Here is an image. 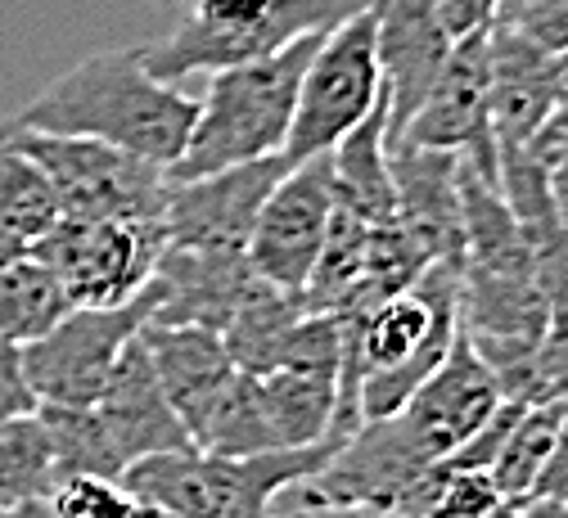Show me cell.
<instances>
[{
  "mask_svg": "<svg viewBox=\"0 0 568 518\" xmlns=\"http://www.w3.org/2000/svg\"><path fill=\"white\" fill-rule=\"evenodd\" d=\"M257 280L262 275L240 248L168 244L150 280V325H199L222 334L257 288Z\"/></svg>",
  "mask_w": 568,
  "mask_h": 518,
  "instance_id": "cell-14",
  "label": "cell"
},
{
  "mask_svg": "<svg viewBox=\"0 0 568 518\" xmlns=\"http://www.w3.org/2000/svg\"><path fill=\"white\" fill-rule=\"evenodd\" d=\"M496 23L515 28L524 41H532L550 59L568 50V0H506Z\"/></svg>",
  "mask_w": 568,
  "mask_h": 518,
  "instance_id": "cell-27",
  "label": "cell"
},
{
  "mask_svg": "<svg viewBox=\"0 0 568 518\" xmlns=\"http://www.w3.org/2000/svg\"><path fill=\"white\" fill-rule=\"evenodd\" d=\"M550 131H568V50L555 54V118Z\"/></svg>",
  "mask_w": 568,
  "mask_h": 518,
  "instance_id": "cell-31",
  "label": "cell"
},
{
  "mask_svg": "<svg viewBox=\"0 0 568 518\" xmlns=\"http://www.w3.org/2000/svg\"><path fill=\"white\" fill-rule=\"evenodd\" d=\"M0 518H19V514H10V509H0Z\"/></svg>",
  "mask_w": 568,
  "mask_h": 518,
  "instance_id": "cell-39",
  "label": "cell"
},
{
  "mask_svg": "<svg viewBox=\"0 0 568 518\" xmlns=\"http://www.w3.org/2000/svg\"><path fill=\"white\" fill-rule=\"evenodd\" d=\"M338 194H334V172L329 154L294 163L262 203V216L248 240V262L253 271L275 284L280 293L303 298V288L312 280V266L325 248L329 221H334Z\"/></svg>",
  "mask_w": 568,
  "mask_h": 518,
  "instance_id": "cell-10",
  "label": "cell"
},
{
  "mask_svg": "<svg viewBox=\"0 0 568 518\" xmlns=\"http://www.w3.org/2000/svg\"><path fill=\"white\" fill-rule=\"evenodd\" d=\"M375 54L388 95V135H397L429 100L452 59V37L429 0H375Z\"/></svg>",
  "mask_w": 568,
  "mask_h": 518,
  "instance_id": "cell-16",
  "label": "cell"
},
{
  "mask_svg": "<svg viewBox=\"0 0 568 518\" xmlns=\"http://www.w3.org/2000/svg\"><path fill=\"white\" fill-rule=\"evenodd\" d=\"M352 433H329L303 451H266V456H207V451H172L150 456L122 474L126 491L172 518H271L275 500L312 483Z\"/></svg>",
  "mask_w": 568,
  "mask_h": 518,
  "instance_id": "cell-4",
  "label": "cell"
},
{
  "mask_svg": "<svg viewBox=\"0 0 568 518\" xmlns=\"http://www.w3.org/2000/svg\"><path fill=\"white\" fill-rule=\"evenodd\" d=\"M532 496L537 500H555V505L568 509V402H564V428L555 437V451H550V460H546Z\"/></svg>",
  "mask_w": 568,
  "mask_h": 518,
  "instance_id": "cell-30",
  "label": "cell"
},
{
  "mask_svg": "<svg viewBox=\"0 0 568 518\" xmlns=\"http://www.w3.org/2000/svg\"><path fill=\"white\" fill-rule=\"evenodd\" d=\"M59 221V199L45 172L19 154L14 144L0 140V231H10L28 248Z\"/></svg>",
  "mask_w": 568,
  "mask_h": 518,
  "instance_id": "cell-25",
  "label": "cell"
},
{
  "mask_svg": "<svg viewBox=\"0 0 568 518\" xmlns=\"http://www.w3.org/2000/svg\"><path fill=\"white\" fill-rule=\"evenodd\" d=\"M460 266L429 262L410 288L379 303L375 312L343 321L347 360L343 379L357 384L362 419L397 415L419 384L452 356L460 338Z\"/></svg>",
  "mask_w": 568,
  "mask_h": 518,
  "instance_id": "cell-2",
  "label": "cell"
},
{
  "mask_svg": "<svg viewBox=\"0 0 568 518\" xmlns=\"http://www.w3.org/2000/svg\"><path fill=\"white\" fill-rule=\"evenodd\" d=\"M145 518H172V514H154V509H145Z\"/></svg>",
  "mask_w": 568,
  "mask_h": 518,
  "instance_id": "cell-38",
  "label": "cell"
},
{
  "mask_svg": "<svg viewBox=\"0 0 568 518\" xmlns=\"http://www.w3.org/2000/svg\"><path fill=\"white\" fill-rule=\"evenodd\" d=\"M19 257H28V244L14 240L10 231H0V266H10V262H19Z\"/></svg>",
  "mask_w": 568,
  "mask_h": 518,
  "instance_id": "cell-34",
  "label": "cell"
},
{
  "mask_svg": "<svg viewBox=\"0 0 568 518\" xmlns=\"http://www.w3.org/2000/svg\"><path fill=\"white\" fill-rule=\"evenodd\" d=\"M37 410H41V402L23 375V347L0 343V424L37 415Z\"/></svg>",
  "mask_w": 568,
  "mask_h": 518,
  "instance_id": "cell-28",
  "label": "cell"
},
{
  "mask_svg": "<svg viewBox=\"0 0 568 518\" xmlns=\"http://www.w3.org/2000/svg\"><path fill=\"white\" fill-rule=\"evenodd\" d=\"M109 447H113V460L122 465V474L150 456H172V451H190L194 441L185 433V424L176 419L159 375H154V360L145 352V343H131L113 369L109 388L100 393V402L91 406Z\"/></svg>",
  "mask_w": 568,
  "mask_h": 518,
  "instance_id": "cell-17",
  "label": "cell"
},
{
  "mask_svg": "<svg viewBox=\"0 0 568 518\" xmlns=\"http://www.w3.org/2000/svg\"><path fill=\"white\" fill-rule=\"evenodd\" d=\"M45 509L54 518H145L122 478H63L54 483Z\"/></svg>",
  "mask_w": 568,
  "mask_h": 518,
  "instance_id": "cell-26",
  "label": "cell"
},
{
  "mask_svg": "<svg viewBox=\"0 0 568 518\" xmlns=\"http://www.w3.org/2000/svg\"><path fill=\"white\" fill-rule=\"evenodd\" d=\"M329 172H334V194L347 212H357L371 226L397 221V194L388 172V95L357 131H347L329 150Z\"/></svg>",
  "mask_w": 568,
  "mask_h": 518,
  "instance_id": "cell-20",
  "label": "cell"
},
{
  "mask_svg": "<svg viewBox=\"0 0 568 518\" xmlns=\"http://www.w3.org/2000/svg\"><path fill=\"white\" fill-rule=\"evenodd\" d=\"M371 0H194L185 19L154 45H140L154 82L185 87L199 72H226L266 59L298 37L334 32Z\"/></svg>",
  "mask_w": 568,
  "mask_h": 518,
  "instance_id": "cell-5",
  "label": "cell"
},
{
  "mask_svg": "<svg viewBox=\"0 0 568 518\" xmlns=\"http://www.w3.org/2000/svg\"><path fill=\"white\" fill-rule=\"evenodd\" d=\"M68 312L73 307H68L63 288L41 262L19 257L10 266H0V343L28 347L50 325H59Z\"/></svg>",
  "mask_w": 568,
  "mask_h": 518,
  "instance_id": "cell-23",
  "label": "cell"
},
{
  "mask_svg": "<svg viewBox=\"0 0 568 518\" xmlns=\"http://www.w3.org/2000/svg\"><path fill=\"white\" fill-rule=\"evenodd\" d=\"M271 518H334L329 509H298V505H275Z\"/></svg>",
  "mask_w": 568,
  "mask_h": 518,
  "instance_id": "cell-35",
  "label": "cell"
},
{
  "mask_svg": "<svg viewBox=\"0 0 568 518\" xmlns=\"http://www.w3.org/2000/svg\"><path fill=\"white\" fill-rule=\"evenodd\" d=\"M388 172L397 194V226L434 262L465 271V216H460V159L419 150L388 135Z\"/></svg>",
  "mask_w": 568,
  "mask_h": 518,
  "instance_id": "cell-15",
  "label": "cell"
},
{
  "mask_svg": "<svg viewBox=\"0 0 568 518\" xmlns=\"http://www.w3.org/2000/svg\"><path fill=\"white\" fill-rule=\"evenodd\" d=\"M194 118L199 100L185 95V87L154 82L145 72V59H140V45H131L78 59L6 122L45 135L100 140L168 172L185 154Z\"/></svg>",
  "mask_w": 568,
  "mask_h": 518,
  "instance_id": "cell-1",
  "label": "cell"
},
{
  "mask_svg": "<svg viewBox=\"0 0 568 518\" xmlns=\"http://www.w3.org/2000/svg\"><path fill=\"white\" fill-rule=\"evenodd\" d=\"M150 325V288L126 307H73L23 347V375L41 406H95L122 352Z\"/></svg>",
  "mask_w": 568,
  "mask_h": 518,
  "instance_id": "cell-9",
  "label": "cell"
},
{
  "mask_svg": "<svg viewBox=\"0 0 568 518\" xmlns=\"http://www.w3.org/2000/svg\"><path fill=\"white\" fill-rule=\"evenodd\" d=\"M564 428V402L555 406H524L519 424L510 428L501 456L491 465V483L501 491L506 505H519V500H532L537 491V478L555 451V437Z\"/></svg>",
  "mask_w": 568,
  "mask_h": 518,
  "instance_id": "cell-24",
  "label": "cell"
},
{
  "mask_svg": "<svg viewBox=\"0 0 568 518\" xmlns=\"http://www.w3.org/2000/svg\"><path fill=\"white\" fill-rule=\"evenodd\" d=\"M154 375L176 410V419L185 424L190 441L199 447V437L207 428V419L217 415V406L226 402L231 384H235V360L222 343V334L199 329V325H145L140 329Z\"/></svg>",
  "mask_w": 568,
  "mask_h": 518,
  "instance_id": "cell-18",
  "label": "cell"
},
{
  "mask_svg": "<svg viewBox=\"0 0 568 518\" xmlns=\"http://www.w3.org/2000/svg\"><path fill=\"white\" fill-rule=\"evenodd\" d=\"M519 518H568V509L564 505H555V500H519Z\"/></svg>",
  "mask_w": 568,
  "mask_h": 518,
  "instance_id": "cell-32",
  "label": "cell"
},
{
  "mask_svg": "<svg viewBox=\"0 0 568 518\" xmlns=\"http://www.w3.org/2000/svg\"><path fill=\"white\" fill-rule=\"evenodd\" d=\"M54 483V447L41 415L0 424V509L23 514L32 505H45Z\"/></svg>",
  "mask_w": 568,
  "mask_h": 518,
  "instance_id": "cell-22",
  "label": "cell"
},
{
  "mask_svg": "<svg viewBox=\"0 0 568 518\" xmlns=\"http://www.w3.org/2000/svg\"><path fill=\"white\" fill-rule=\"evenodd\" d=\"M163 248H168L163 221L59 216L28 248V257L54 275L68 307H126L150 288Z\"/></svg>",
  "mask_w": 568,
  "mask_h": 518,
  "instance_id": "cell-7",
  "label": "cell"
},
{
  "mask_svg": "<svg viewBox=\"0 0 568 518\" xmlns=\"http://www.w3.org/2000/svg\"><path fill=\"white\" fill-rule=\"evenodd\" d=\"M491 518H519V505H501V509H496Z\"/></svg>",
  "mask_w": 568,
  "mask_h": 518,
  "instance_id": "cell-36",
  "label": "cell"
},
{
  "mask_svg": "<svg viewBox=\"0 0 568 518\" xmlns=\"http://www.w3.org/2000/svg\"><path fill=\"white\" fill-rule=\"evenodd\" d=\"M159 6H172V10H190L194 0H159Z\"/></svg>",
  "mask_w": 568,
  "mask_h": 518,
  "instance_id": "cell-37",
  "label": "cell"
},
{
  "mask_svg": "<svg viewBox=\"0 0 568 518\" xmlns=\"http://www.w3.org/2000/svg\"><path fill=\"white\" fill-rule=\"evenodd\" d=\"M325 32L298 37L266 59L212 72L207 91L199 95V118L185 140V154L168 167V181H194L226 167L280 159L290 150V126L298 109L303 72Z\"/></svg>",
  "mask_w": 568,
  "mask_h": 518,
  "instance_id": "cell-3",
  "label": "cell"
},
{
  "mask_svg": "<svg viewBox=\"0 0 568 518\" xmlns=\"http://www.w3.org/2000/svg\"><path fill=\"white\" fill-rule=\"evenodd\" d=\"M487 113L496 150H528L555 118V59L524 41L515 28L491 23L487 32Z\"/></svg>",
  "mask_w": 568,
  "mask_h": 518,
  "instance_id": "cell-19",
  "label": "cell"
},
{
  "mask_svg": "<svg viewBox=\"0 0 568 518\" xmlns=\"http://www.w3.org/2000/svg\"><path fill=\"white\" fill-rule=\"evenodd\" d=\"M501 406H506L501 384H496V375L478 360V352L469 347V338L460 329L452 356L434 369L429 384H419V393L393 419L402 424L410 447L429 465H438L452 451H460Z\"/></svg>",
  "mask_w": 568,
  "mask_h": 518,
  "instance_id": "cell-13",
  "label": "cell"
},
{
  "mask_svg": "<svg viewBox=\"0 0 568 518\" xmlns=\"http://www.w3.org/2000/svg\"><path fill=\"white\" fill-rule=\"evenodd\" d=\"M487 32L452 45V59L443 68V78L434 82L429 100L415 109V118L397 135L406 144H419V150L460 154L478 176L501 185V150H496L491 113H487V87H491Z\"/></svg>",
  "mask_w": 568,
  "mask_h": 518,
  "instance_id": "cell-11",
  "label": "cell"
},
{
  "mask_svg": "<svg viewBox=\"0 0 568 518\" xmlns=\"http://www.w3.org/2000/svg\"><path fill=\"white\" fill-rule=\"evenodd\" d=\"M0 140L28 154L54 199L59 216L78 221H163L168 207V172L154 163H140L113 144L82 140V135H45L23 131L14 122H0Z\"/></svg>",
  "mask_w": 568,
  "mask_h": 518,
  "instance_id": "cell-6",
  "label": "cell"
},
{
  "mask_svg": "<svg viewBox=\"0 0 568 518\" xmlns=\"http://www.w3.org/2000/svg\"><path fill=\"white\" fill-rule=\"evenodd\" d=\"M438 23L447 28L452 41H465V37H478L496 23V14H501L506 0H429Z\"/></svg>",
  "mask_w": 568,
  "mask_h": 518,
  "instance_id": "cell-29",
  "label": "cell"
},
{
  "mask_svg": "<svg viewBox=\"0 0 568 518\" xmlns=\"http://www.w3.org/2000/svg\"><path fill=\"white\" fill-rule=\"evenodd\" d=\"M379 100H384V78L375 54V10H362L321 37L298 87V109L284 159L307 163L329 154L347 131H357L375 113Z\"/></svg>",
  "mask_w": 568,
  "mask_h": 518,
  "instance_id": "cell-8",
  "label": "cell"
},
{
  "mask_svg": "<svg viewBox=\"0 0 568 518\" xmlns=\"http://www.w3.org/2000/svg\"><path fill=\"white\" fill-rule=\"evenodd\" d=\"M303 316H307L303 298L280 293L275 284L257 280V288L244 298L235 321L222 329V343H226L240 375H271V369H280V360H284V352H290V338H294Z\"/></svg>",
  "mask_w": 568,
  "mask_h": 518,
  "instance_id": "cell-21",
  "label": "cell"
},
{
  "mask_svg": "<svg viewBox=\"0 0 568 518\" xmlns=\"http://www.w3.org/2000/svg\"><path fill=\"white\" fill-rule=\"evenodd\" d=\"M334 518H419V514H406V509H329Z\"/></svg>",
  "mask_w": 568,
  "mask_h": 518,
  "instance_id": "cell-33",
  "label": "cell"
},
{
  "mask_svg": "<svg viewBox=\"0 0 568 518\" xmlns=\"http://www.w3.org/2000/svg\"><path fill=\"white\" fill-rule=\"evenodd\" d=\"M290 159H262L244 167H226L194 181H168V207L163 231L176 248H240L248 253L253 226L262 216V203L290 172Z\"/></svg>",
  "mask_w": 568,
  "mask_h": 518,
  "instance_id": "cell-12",
  "label": "cell"
}]
</instances>
